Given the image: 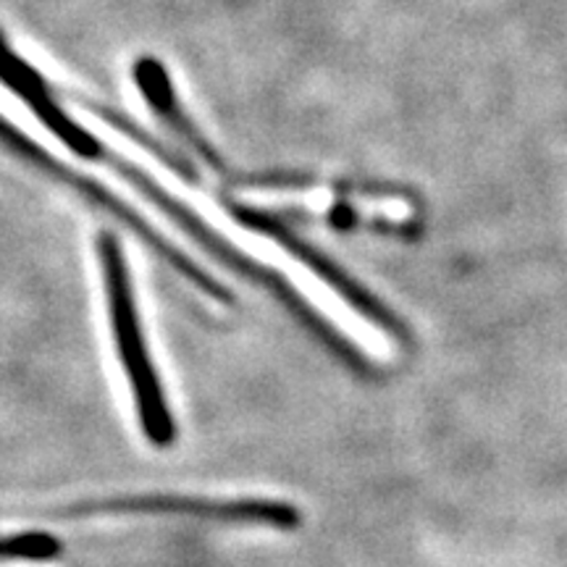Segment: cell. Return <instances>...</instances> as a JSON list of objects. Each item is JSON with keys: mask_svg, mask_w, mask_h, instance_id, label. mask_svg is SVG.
Here are the masks:
<instances>
[{"mask_svg": "<svg viewBox=\"0 0 567 567\" xmlns=\"http://www.w3.org/2000/svg\"><path fill=\"white\" fill-rule=\"evenodd\" d=\"M0 82H3L13 95L21 97V101L30 105V111L40 118L42 126H48V130L63 142V145L71 147L76 155H82V158L97 161L103 163V166L113 168V172L122 176V179L130 182L140 195H145L153 205H158L161 213H166V216L172 218V221L179 226L187 237H193L205 252L218 260V264L231 268L234 274H239L247 281L258 284V287L264 289L274 287L276 284L274 268L247 258L243 250H237L231 243H226L216 229H210V226L205 224L193 208H187V205L176 200L168 189H163L151 174L142 172L140 166H134L132 161L124 158V155L113 153L111 147H105L101 140L92 137L87 130H82V126L76 124L59 103H55L51 87H48V82L42 80L38 71L11 51V45L6 42L3 32H0Z\"/></svg>", "mask_w": 567, "mask_h": 567, "instance_id": "cell-1", "label": "cell"}, {"mask_svg": "<svg viewBox=\"0 0 567 567\" xmlns=\"http://www.w3.org/2000/svg\"><path fill=\"white\" fill-rule=\"evenodd\" d=\"M97 258H101L105 295H109L116 350L118 358H122L126 379H130L142 434L147 436V442L153 446H158V450H168L176 439V423L172 408L166 402V394H163L158 371H155L151 352L145 347V337H142L130 266H126L122 245H118V239L113 234L105 231L97 237Z\"/></svg>", "mask_w": 567, "mask_h": 567, "instance_id": "cell-2", "label": "cell"}, {"mask_svg": "<svg viewBox=\"0 0 567 567\" xmlns=\"http://www.w3.org/2000/svg\"><path fill=\"white\" fill-rule=\"evenodd\" d=\"M0 147H6V151L19 155L21 161L38 166L40 172L53 176L55 182L63 184V187L74 189L76 195L84 197V200L95 203L97 208H103L105 213H109V216L116 218V221L130 226V229L137 234L142 243L153 247L155 255H161V258L166 260L168 266H174L176 271L184 276V279H189L195 284V287H200L205 295L216 297V300H221V302H231V295L226 292V287L221 281H216L210 274H205L193 258H187V255L179 250V247H174L166 237H161V234L155 231L153 226L147 224L137 210L132 208V205H126L122 197L109 193V189H105L101 182L90 179L87 174L74 172V168L66 166V163L55 161L53 155L45 151V147H40L38 142H32L24 132L17 130V126H13L9 118H3V116H0Z\"/></svg>", "mask_w": 567, "mask_h": 567, "instance_id": "cell-3", "label": "cell"}, {"mask_svg": "<svg viewBox=\"0 0 567 567\" xmlns=\"http://www.w3.org/2000/svg\"><path fill=\"white\" fill-rule=\"evenodd\" d=\"M229 210L239 224L250 226V229L268 234V237L276 239L284 250L292 252L302 266H308L310 271L318 276V279H321L323 284H329V287L334 289V292L342 297L347 305H352V308L358 310V313H363L368 321L379 326V329H384L389 337L396 339V342L410 344V331H408V326L400 321V316H394L392 310H389L386 305L379 300V297H373L371 292H368L363 284L354 281L350 274H344V268L337 266L329 255H323L318 247L310 245L308 239H302L300 234H295L292 229H289V226L284 224L279 216H274V213H268V210L247 208V205H239V203H231Z\"/></svg>", "mask_w": 567, "mask_h": 567, "instance_id": "cell-4", "label": "cell"}, {"mask_svg": "<svg viewBox=\"0 0 567 567\" xmlns=\"http://www.w3.org/2000/svg\"><path fill=\"white\" fill-rule=\"evenodd\" d=\"M134 82L140 84V92L145 95V101L153 105V111L158 113L161 122L172 126V130L179 134L205 163H210V168L221 172L224 161L218 158L216 151H213L210 142L195 130L193 118L182 111L179 101H176V92L172 87V76L163 69V63L158 59H151V55H142V59L134 63Z\"/></svg>", "mask_w": 567, "mask_h": 567, "instance_id": "cell-5", "label": "cell"}, {"mask_svg": "<svg viewBox=\"0 0 567 567\" xmlns=\"http://www.w3.org/2000/svg\"><path fill=\"white\" fill-rule=\"evenodd\" d=\"M63 95L71 97V101H74V103H80L82 109H87V111L95 113V116L103 118V122H109V124L113 126V130H118L122 134H126V137H130L132 142H137V145L145 147V151H151V153L155 155V158L166 163L168 168H174V172L179 174V176H184V179H187V182H200V176H197V172L193 168V163L184 161L179 153L172 151V147L163 145V142H161L158 137H153L151 132L142 130V126H140L137 122H132L130 116H124V113L109 109V105L92 103L90 97L76 95V92H71V90L63 92Z\"/></svg>", "mask_w": 567, "mask_h": 567, "instance_id": "cell-6", "label": "cell"}, {"mask_svg": "<svg viewBox=\"0 0 567 567\" xmlns=\"http://www.w3.org/2000/svg\"><path fill=\"white\" fill-rule=\"evenodd\" d=\"M61 555V542L51 534H17L0 538V559H55Z\"/></svg>", "mask_w": 567, "mask_h": 567, "instance_id": "cell-7", "label": "cell"}, {"mask_svg": "<svg viewBox=\"0 0 567 567\" xmlns=\"http://www.w3.org/2000/svg\"><path fill=\"white\" fill-rule=\"evenodd\" d=\"M329 221L339 226V229H352V226L360 224V216L350 208V205H334V208L329 210Z\"/></svg>", "mask_w": 567, "mask_h": 567, "instance_id": "cell-8", "label": "cell"}]
</instances>
